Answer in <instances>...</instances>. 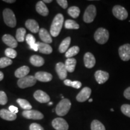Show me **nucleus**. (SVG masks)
<instances>
[{"label": "nucleus", "instance_id": "nucleus-17", "mask_svg": "<svg viewBox=\"0 0 130 130\" xmlns=\"http://www.w3.org/2000/svg\"><path fill=\"white\" fill-rule=\"evenodd\" d=\"M3 41L5 44L11 48H15L18 46V42L12 36L10 35H4L2 37Z\"/></svg>", "mask_w": 130, "mask_h": 130}, {"label": "nucleus", "instance_id": "nucleus-46", "mask_svg": "<svg viewBox=\"0 0 130 130\" xmlns=\"http://www.w3.org/2000/svg\"><path fill=\"white\" fill-rule=\"evenodd\" d=\"M93 101V100H92V99H89V102H92Z\"/></svg>", "mask_w": 130, "mask_h": 130}, {"label": "nucleus", "instance_id": "nucleus-10", "mask_svg": "<svg viewBox=\"0 0 130 130\" xmlns=\"http://www.w3.org/2000/svg\"><path fill=\"white\" fill-rule=\"evenodd\" d=\"M119 54L122 60L126 61L130 60V44L122 45L119 48Z\"/></svg>", "mask_w": 130, "mask_h": 130}, {"label": "nucleus", "instance_id": "nucleus-20", "mask_svg": "<svg viewBox=\"0 0 130 130\" xmlns=\"http://www.w3.org/2000/svg\"><path fill=\"white\" fill-rule=\"evenodd\" d=\"M25 26L30 31L34 33L39 32V26L37 22L34 19H28L25 22Z\"/></svg>", "mask_w": 130, "mask_h": 130}, {"label": "nucleus", "instance_id": "nucleus-14", "mask_svg": "<svg viewBox=\"0 0 130 130\" xmlns=\"http://www.w3.org/2000/svg\"><path fill=\"white\" fill-rule=\"evenodd\" d=\"M84 63L87 68L91 69L95 66L96 60L95 57L91 53H86L84 56Z\"/></svg>", "mask_w": 130, "mask_h": 130}, {"label": "nucleus", "instance_id": "nucleus-33", "mask_svg": "<svg viewBox=\"0 0 130 130\" xmlns=\"http://www.w3.org/2000/svg\"><path fill=\"white\" fill-rule=\"evenodd\" d=\"M91 130H105L104 125L98 120H93L91 123Z\"/></svg>", "mask_w": 130, "mask_h": 130}, {"label": "nucleus", "instance_id": "nucleus-26", "mask_svg": "<svg viewBox=\"0 0 130 130\" xmlns=\"http://www.w3.org/2000/svg\"><path fill=\"white\" fill-rule=\"evenodd\" d=\"M76 64H77V60L74 58H69L66 59L65 61V67L66 68L68 72H73L75 68Z\"/></svg>", "mask_w": 130, "mask_h": 130}, {"label": "nucleus", "instance_id": "nucleus-45", "mask_svg": "<svg viewBox=\"0 0 130 130\" xmlns=\"http://www.w3.org/2000/svg\"><path fill=\"white\" fill-rule=\"evenodd\" d=\"M43 3H50L52 2V0H44V1H43Z\"/></svg>", "mask_w": 130, "mask_h": 130}, {"label": "nucleus", "instance_id": "nucleus-42", "mask_svg": "<svg viewBox=\"0 0 130 130\" xmlns=\"http://www.w3.org/2000/svg\"><path fill=\"white\" fill-rule=\"evenodd\" d=\"M9 111H10L12 113H13L14 114H16L18 113V108L15 106H13V105H10L9 108Z\"/></svg>", "mask_w": 130, "mask_h": 130}, {"label": "nucleus", "instance_id": "nucleus-4", "mask_svg": "<svg viewBox=\"0 0 130 130\" xmlns=\"http://www.w3.org/2000/svg\"><path fill=\"white\" fill-rule=\"evenodd\" d=\"M3 18L5 24L7 26L14 28L16 25V19L15 15L12 10L6 9L3 11Z\"/></svg>", "mask_w": 130, "mask_h": 130}, {"label": "nucleus", "instance_id": "nucleus-47", "mask_svg": "<svg viewBox=\"0 0 130 130\" xmlns=\"http://www.w3.org/2000/svg\"><path fill=\"white\" fill-rule=\"evenodd\" d=\"M53 102H50V103H49V105H53Z\"/></svg>", "mask_w": 130, "mask_h": 130}, {"label": "nucleus", "instance_id": "nucleus-44", "mask_svg": "<svg viewBox=\"0 0 130 130\" xmlns=\"http://www.w3.org/2000/svg\"><path fill=\"white\" fill-rule=\"evenodd\" d=\"M3 78H4V74H3V73L2 72L0 71V81H2Z\"/></svg>", "mask_w": 130, "mask_h": 130}, {"label": "nucleus", "instance_id": "nucleus-6", "mask_svg": "<svg viewBox=\"0 0 130 130\" xmlns=\"http://www.w3.org/2000/svg\"><path fill=\"white\" fill-rule=\"evenodd\" d=\"M37 79L35 76L29 75L19 79L18 81V85L21 89H25L33 86L36 83Z\"/></svg>", "mask_w": 130, "mask_h": 130}, {"label": "nucleus", "instance_id": "nucleus-35", "mask_svg": "<svg viewBox=\"0 0 130 130\" xmlns=\"http://www.w3.org/2000/svg\"><path fill=\"white\" fill-rule=\"evenodd\" d=\"M13 61L10 58L6 57H2L0 58V68H4L12 64Z\"/></svg>", "mask_w": 130, "mask_h": 130}, {"label": "nucleus", "instance_id": "nucleus-8", "mask_svg": "<svg viewBox=\"0 0 130 130\" xmlns=\"http://www.w3.org/2000/svg\"><path fill=\"white\" fill-rule=\"evenodd\" d=\"M22 116L25 118L28 119H35V120H40L43 118V115L41 112L35 110H24L22 112Z\"/></svg>", "mask_w": 130, "mask_h": 130}, {"label": "nucleus", "instance_id": "nucleus-7", "mask_svg": "<svg viewBox=\"0 0 130 130\" xmlns=\"http://www.w3.org/2000/svg\"><path fill=\"white\" fill-rule=\"evenodd\" d=\"M113 15L117 19L121 21H123L126 19L128 16V13L127 10L125 9V7L119 5H116L114 6L112 10Z\"/></svg>", "mask_w": 130, "mask_h": 130}, {"label": "nucleus", "instance_id": "nucleus-22", "mask_svg": "<svg viewBox=\"0 0 130 130\" xmlns=\"http://www.w3.org/2000/svg\"><path fill=\"white\" fill-rule=\"evenodd\" d=\"M38 50L40 53L45 54H50L53 52V48L48 43L43 42H37Z\"/></svg>", "mask_w": 130, "mask_h": 130}, {"label": "nucleus", "instance_id": "nucleus-9", "mask_svg": "<svg viewBox=\"0 0 130 130\" xmlns=\"http://www.w3.org/2000/svg\"><path fill=\"white\" fill-rule=\"evenodd\" d=\"M52 125L56 130H68L69 125L64 119L57 118L52 122Z\"/></svg>", "mask_w": 130, "mask_h": 130}, {"label": "nucleus", "instance_id": "nucleus-16", "mask_svg": "<svg viewBox=\"0 0 130 130\" xmlns=\"http://www.w3.org/2000/svg\"><path fill=\"white\" fill-rule=\"evenodd\" d=\"M35 77L37 80L41 82H49L53 79V75L51 74L46 72H42V71L36 73Z\"/></svg>", "mask_w": 130, "mask_h": 130}, {"label": "nucleus", "instance_id": "nucleus-36", "mask_svg": "<svg viewBox=\"0 0 130 130\" xmlns=\"http://www.w3.org/2000/svg\"><path fill=\"white\" fill-rule=\"evenodd\" d=\"M5 55L9 58H14L17 56V53L14 49L8 48L5 50Z\"/></svg>", "mask_w": 130, "mask_h": 130}, {"label": "nucleus", "instance_id": "nucleus-19", "mask_svg": "<svg viewBox=\"0 0 130 130\" xmlns=\"http://www.w3.org/2000/svg\"><path fill=\"white\" fill-rule=\"evenodd\" d=\"M39 37L42 41L43 42V43H51L53 42V39H52L51 36L49 33L48 31L45 28H40L39 32Z\"/></svg>", "mask_w": 130, "mask_h": 130}, {"label": "nucleus", "instance_id": "nucleus-29", "mask_svg": "<svg viewBox=\"0 0 130 130\" xmlns=\"http://www.w3.org/2000/svg\"><path fill=\"white\" fill-rule=\"evenodd\" d=\"M64 27L66 29H69V30L71 29L77 30V29H79V25L75 21L68 19L64 22Z\"/></svg>", "mask_w": 130, "mask_h": 130}, {"label": "nucleus", "instance_id": "nucleus-32", "mask_svg": "<svg viewBox=\"0 0 130 130\" xmlns=\"http://www.w3.org/2000/svg\"><path fill=\"white\" fill-rule=\"evenodd\" d=\"M68 12L73 18H77L80 14V10L77 6H72L68 9Z\"/></svg>", "mask_w": 130, "mask_h": 130}, {"label": "nucleus", "instance_id": "nucleus-25", "mask_svg": "<svg viewBox=\"0 0 130 130\" xmlns=\"http://www.w3.org/2000/svg\"><path fill=\"white\" fill-rule=\"evenodd\" d=\"M30 63L35 66L37 67H40V66H43L45 63V60L43 57L37 55H34L32 56L30 58Z\"/></svg>", "mask_w": 130, "mask_h": 130}, {"label": "nucleus", "instance_id": "nucleus-24", "mask_svg": "<svg viewBox=\"0 0 130 130\" xmlns=\"http://www.w3.org/2000/svg\"><path fill=\"white\" fill-rule=\"evenodd\" d=\"M25 39L27 43L30 46V49H31L35 51H39L38 46H37V43H36L35 37L31 35V34H28L25 37Z\"/></svg>", "mask_w": 130, "mask_h": 130}, {"label": "nucleus", "instance_id": "nucleus-15", "mask_svg": "<svg viewBox=\"0 0 130 130\" xmlns=\"http://www.w3.org/2000/svg\"><path fill=\"white\" fill-rule=\"evenodd\" d=\"M56 72L57 73L58 77L60 79H66V78L67 77V70L65 67L64 64L63 63L59 62L56 64Z\"/></svg>", "mask_w": 130, "mask_h": 130}, {"label": "nucleus", "instance_id": "nucleus-37", "mask_svg": "<svg viewBox=\"0 0 130 130\" xmlns=\"http://www.w3.org/2000/svg\"><path fill=\"white\" fill-rule=\"evenodd\" d=\"M121 111L125 116L130 118V105L129 104H123L121 106Z\"/></svg>", "mask_w": 130, "mask_h": 130}, {"label": "nucleus", "instance_id": "nucleus-5", "mask_svg": "<svg viewBox=\"0 0 130 130\" xmlns=\"http://www.w3.org/2000/svg\"><path fill=\"white\" fill-rule=\"evenodd\" d=\"M96 15V9L94 5H90L86 9L83 15V21L86 23H91Z\"/></svg>", "mask_w": 130, "mask_h": 130}, {"label": "nucleus", "instance_id": "nucleus-48", "mask_svg": "<svg viewBox=\"0 0 130 130\" xmlns=\"http://www.w3.org/2000/svg\"><path fill=\"white\" fill-rule=\"evenodd\" d=\"M111 111H114V110L113 109V108H111Z\"/></svg>", "mask_w": 130, "mask_h": 130}, {"label": "nucleus", "instance_id": "nucleus-30", "mask_svg": "<svg viewBox=\"0 0 130 130\" xmlns=\"http://www.w3.org/2000/svg\"><path fill=\"white\" fill-rule=\"evenodd\" d=\"M18 104L20 105V107L22 108H23L25 110H30L32 108L31 105L30 104V102L28 101L24 100V99L19 98L16 101Z\"/></svg>", "mask_w": 130, "mask_h": 130}, {"label": "nucleus", "instance_id": "nucleus-13", "mask_svg": "<svg viewBox=\"0 0 130 130\" xmlns=\"http://www.w3.org/2000/svg\"><path fill=\"white\" fill-rule=\"evenodd\" d=\"M95 77L98 83L102 84L105 83L109 78V74L105 71L98 70L95 72Z\"/></svg>", "mask_w": 130, "mask_h": 130}, {"label": "nucleus", "instance_id": "nucleus-43", "mask_svg": "<svg viewBox=\"0 0 130 130\" xmlns=\"http://www.w3.org/2000/svg\"><path fill=\"white\" fill-rule=\"evenodd\" d=\"M4 1L7 3H13L14 2H16L15 0H4Z\"/></svg>", "mask_w": 130, "mask_h": 130}, {"label": "nucleus", "instance_id": "nucleus-40", "mask_svg": "<svg viewBox=\"0 0 130 130\" xmlns=\"http://www.w3.org/2000/svg\"><path fill=\"white\" fill-rule=\"evenodd\" d=\"M57 3L63 9H65L68 7V1H66V0H57Z\"/></svg>", "mask_w": 130, "mask_h": 130}, {"label": "nucleus", "instance_id": "nucleus-23", "mask_svg": "<svg viewBox=\"0 0 130 130\" xmlns=\"http://www.w3.org/2000/svg\"><path fill=\"white\" fill-rule=\"evenodd\" d=\"M29 72H30L29 67L27 66H23L16 70L15 72H14V75L16 77L21 79L26 77L29 74Z\"/></svg>", "mask_w": 130, "mask_h": 130}, {"label": "nucleus", "instance_id": "nucleus-11", "mask_svg": "<svg viewBox=\"0 0 130 130\" xmlns=\"http://www.w3.org/2000/svg\"><path fill=\"white\" fill-rule=\"evenodd\" d=\"M91 93H92V90H91L90 88H89L88 87H84L79 92V93L78 94L77 97H76V99L78 102H84L89 99Z\"/></svg>", "mask_w": 130, "mask_h": 130}, {"label": "nucleus", "instance_id": "nucleus-27", "mask_svg": "<svg viewBox=\"0 0 130 130\" xmlns=\"http://www.w3.org/2000/svg\"><path fill=\"white\" fill-rule=\"evenodd\" d=\"M71 38L70 37H67L63 40L61 44L60 45L58 48V51L60 53H66L68 51V49L69 48L70 43H71Z\"/></svg>", "mask_w": 130, "mask_h": 130}, {"label": "nucleus", "instance_id": "nucleus-28", "mask_svg": "<svg viewBox=\"0 0 130 130\" xmlns=\"http://www.w3.org/2000/svg\"><path fill=\"white\" fill-rule=\"evenodd\" d=\"M79 52V48L78 46H74L71 47V48H69L67 51L66 52L65 54V56L67 58H72V57H74L76 55L78 54Z\"/></svg>", "mask_w": 130, "mask_h": 130}, {"label": "nucleus", "instance_id": "nucleus-12", "mask_svg": "<svg viewBox=\"0 0 130 130\" xmlns=\"http://www.w3.org/2000/svg\"><path fill=\"white\" fill-rule=\"evenodd\" d=\"M33 96L35 100L40 103H46L50 101V96L41 90L36 91Z\"/></svg>", "mask_w": 130, "mask_h": 130}, {"label": "nucleus", "instance_id": "nucleus-3", "mask_svg": "<svg viewBox=\"0 0 130 130\" xmlns=\"http://www.w3.org/2000/svg\"><path fill=\"white\" fill-rule=\"evenodd\" d=\"M94 39L97 43L100 44H105L109 39V32L104 28H99L94 35Z\"/></svg>", "mask_w": 130, "mask_h": 130}, {"label": "nucleus", "instance_id": "nucleus-41", "mask_svg": "<svg viewBox=\"0 0 130 130\" xmlns=\"http://www.w3.org/2000/svg\"><path fill=\"white\" fill-rule=\"evenodd\" d=\"M123 96L127 100H130V87L126 88L123 92Z\"/></svg>", "mask_w": 130, "mask_h": 130}, {"label": "nucleus", "instance_id": "nucleus-38", "mask_svg": "<svg viewBox=\"0 0 130 130\" xmlns=\"http://www.w3.org/2000/svg\"><path fill=\"white\" fill-rule=\"evenodd\" d=\"M7 102V97L6 93L3 91H0V104L5 105Z\"/></svg>", "mask_w": 130, "mask_h": 130}, {"label": "nucleus", "instance_id": "nucleus-34", "mask_svg": "<svg viewBox=\"0 0 130 130\" xmlns=\"http://www.w3.org/2000/svg\"><path fill=\"white\" fill-rule=\"evenodd\" d=\"M64 84L67 86H70V87H72L75 89H79L82 86V84L80 81H72L70 79H65L64 80Z\"/></svg>", "mask_w": 130, "mask_h": 130}, {"label": "nucleus", "instance_id": "nucleus-39", "mask_svg": "<svg viewBox=\"0 0 130 130\" xmlns=\"http://www.w3.org/2000/svg\"><path fill=\"white\" fill-rule=\"evenodd\" d=\"M30 130H44V129L38 123H32L30 126Z\"/></svg>", "mask_w": 130, "mask_h": 130}, {"label": "nucleus", "instance_id": "nucleus-18", "mask_svg": "<svg viewBox=\"0 0 130 130\" xmlns=\"http://www.w3.org/2000/svg\"><path fill=\"white\" fill-rule=\"evenodd\" d=\"M0 117L3 119L9 121H14L17 118L16 114L11 112L6 109H1L0 110Z\"/></svg>", "mask_w": 130, "mask_h": 130}, {"label": "nucleus", "instance_id": "nucleus-31", "mask_svg": "<svg viewBox=\"0 0 130 130\" xmlns=\"http://www.w3.org/2000/svg\"><path fill=\"white\" fill-rule=\"evenodd\" d=\"M26 30L24 28H19L16 31V39L17 41L22 42L25 40Z\"/></svg>", "mask_w": 130, "mask_h": 130}, {"label": "nucleus", "instance_id": "nucleus-21", "mask_svg": "<svg viewBox=\"0 0 130 130\" xmlns=\"http://www.w3.org/2000/svg\"><path fill=\"white\" fill-rule=\"evenodd\" d=\"M36 10L39 14L43 16H46L49 14V10L45 3L43 2V1H39L37 3L36 6Z\"/></svg>", "mask_w": 130, "mask_h": 130}, {"label": "nucleus", "instance_id": "nucleus-2", "mask_svg": "<svg viewBox=\"0 0 130 130\" xmlns=\"http://www.w3.org/2000/svg\"><path fill=\"white\" fill-rule=\"evenodd\" d=\"M71 107V102L68 99L64 98L58 102L56 108L57 115L60 116H65L69 112Z\"/></svg>", "mask_w": 130, "mask_h": 130}, {"label": "nucleus", "instance_id": "nucleus-1", "mask_svg": "<svg viewBox=\"0 0 130 130\" xmlns=\"http://www.w3.org/2000/svg\"><path fill=\"white\" fill-rule=\"evenodd\" d=\"M64 22V17L61 13H58L55 16L50 28V33L52 36L57 37L59 35Z\"/></svg>", "mask_w": 130, "mask_h": 130}]
</instances>
